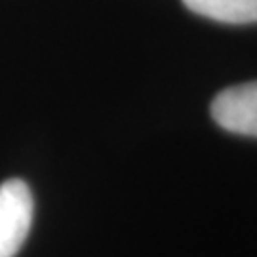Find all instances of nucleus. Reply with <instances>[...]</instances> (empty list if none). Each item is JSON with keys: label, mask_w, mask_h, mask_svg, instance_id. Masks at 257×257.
<instances>
[{"label": "nucleus", "mask_w": 257, "mask_h": 257, "mask_svg": "<svg viewBox=\"0 0 257 257\" xmlns=\"http://www.w3.org/2000/svg\"><path fill=\"white\" fill-rule=\"evenodd\" d=\"M210 112L221 130L257 139V82L225 88L213 97Z\"/></svg>", "instance_id": "nucleus-2"}, {"label": "nucleus", "mask_w": 257, "mask_h": 257, "mask_svg": "<svg viewBox=\"0 0 257 257\" xmlns=\"http://www.w3.org/2000/svg\"><path fill=\"white\" fill-rule=\"evenodd\" d=\"M187 8L227 25L257 23V0H183Z\"/></svg>", "instance_id": "nucleus-3"}, {"label": "nucleus", "mask_w": 257, "mask_h": 257, "mask_svg": "<svg viewBox=\"0 0 257 257\" xmlns=\"http://www.w3.org/2000/svg\"><path fill=\"white\" fill-rule=\"evenodd\" d=\"M33 213V193L23 179H8L0 185V257L19 253L31 232Z\"/></svg>", "instance_id": "nucleus-1"}]
</instances>
